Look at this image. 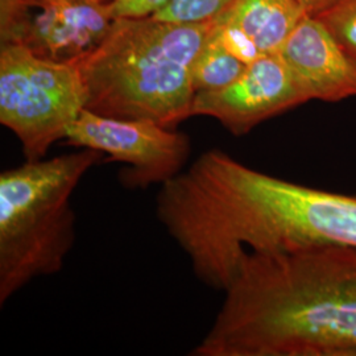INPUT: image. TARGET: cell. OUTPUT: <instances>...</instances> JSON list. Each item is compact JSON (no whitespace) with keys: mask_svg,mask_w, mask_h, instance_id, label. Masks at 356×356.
<instances>
[{"mask_svg":"<svg viewBox=\"0 0 356 356\" xmlns=\"http://www.w3.org/2000/svg\"><path fill=\"white\" fill-rule=\"evenodd\" d=\"M156 214L195 276L225 292L247 254L356 247V193L325 191L257 170L222 149L161 185Z\"/></svg>","mask_w":356,"mask_h":356,"instance_id":"obj_1","label":"cell"},{"mask_svg":"<svg viewBox=\"0 0 356 356\" xmlns=\"http://www.w3.org/2000/svg\"><path fill=\"white\" fill-rule=\"evenodd\" d=\"M193 356H356V247L247 254Z\"/></svg>","mask_w":356,"mask_h":356,"instance_id":"obj_2","label":"cell"},{"mask_svg":"<svg viewBox=\"0 0 356 356\" xmlns=\"http://www.w3.org/2000/svg\"><path fill=\"white\" fill-rule=\"evenodd\" d=\"M213 20L182 23L154 15L116 17L102 44L76 63L86 108L176 128L191 118L193 65Z\"/></svg>","mask_w":356,"mask_h":356,"instance_id":"obj_3","label":"cell"},{"mask_svg":"<svg viewBox=\"0 0 356 356\" xmlns=\"http://www.w3.org/2000/svg\"><path fill=\"white\" fill-rule=\"evenodd\" d=\"M106 156L76 151L26 161L0 175V305L31 281L64 267L76 241L72 197Z\"/></svg>","mask_w":356,"mask_h":356,"instance_id":"obj_4","label":"cell"},{"mask_svg":"<svg viewBox=\"0 0 356 356\" xmlns=\"http://www.w3.org/2000/svg\"><path fill=\"white\" fill-rule=\"evenodd\" d=\"M76 64L41 58L19 44H0V123L19 139L26 161L45 159L86 108Z\"/></svg>","mask_w":356,"mask_h":356,"instance_id":"obj_5","label":"cell"},{"mask_svg":"<svg viewBox=\"0 0 356 356\" xmlns=\"http://www.w3.org/2000/svg\"><path fill=\"white\" fill-rule=\"evenodd\" d=\"M65 143L103 153L124 164L120 181L128 188L165 184L179 175L191 156V139L175 128L145 119H120L88 108L69 128Z\"/></svg>","mask_w":356,"mask_h":356,"instance_id":"obj_6","label":"cell"},{"mask_svg":"<svg viewBox=\"0 0 356 356\" xmlns=\"http://www.w3.org/2000/svg\"><path fill=\"white\" fill-rule=\"evenodd\" d=\"M111 1L23 0L0 6V42L19 44L41 58L76 64L114 26Z\"/></svg>","mask_w":356,"mask_h":356,"instance_id":"obj_7","label":"cell"},{"mask_svg":"<svg viewBox=\"0 0 356 356\" xmlns=\"http://www.w3.org/2000/svg\"><path fill=\"white\" fill-rule=\"evenodd\" d=\"M309 102L279 53L247 65L222 89L195 92L191 116H210L235 136L251 132L268 119Z\"/></svg>","mask_w":356,"mask_h":356,"instance_id":"obj_8","label":"cell"},{"mask_svg":"<svg viewBox=\"0 0 356 356\" xmlns=\"http://www.w3.org/2000/svg\"><path fill=\"white\" fill-rule=\"evenodd\" d=\"M307 101L356 97V63L318 17L305 15L279 51Z\"/></svg>","mask_w":356,"mask_h":356,"instance_id":"obj_9","label":"cell"},{"mask_svg":"<svg viewBox=\"0 0 356 356\" xmlns=\"http://www.w3.org/2000/svg\"><path fill=\"white\" fill-rule=\"evenodd\" d=\"M306 13L296 0H232L213 19L210 33L241 58L279 53Z\"/></svg>","mask_w":356,"mask_h":356,"instance_id":"obj_10","label":"cell"},{"mask_svg":"<svg viewBox=\"0 0 356 356\" xmlns=\"http://www.w3.org/2000/svg\"><path fill=\"white\" fill-rule=\"evenodd\" d=\"M247 65L211 36L209 31L204 47L193 65L191 79L194 91L222 89L241 76Z\"/></svg>","mask_w":356,"mask_h":356,"instance_id":"obj_11","label":"cell"},{"mask_svg":"<svg viewBox=\"0 0 356 356\" xmlns=\"http://www.w3.org/2000/svg\"><path fill=\"white\" fill-rule=\"evenodd\" d=\"M316 17L329 28L344 51L356 63V0H337Z\"/></svg>","mask_w":356,"mask_h":356,"instance_id":"obj_12","label":"cell"},{"mask_svg":"<svg viewBox=\"0 0 356 356\" xmlns=\"http://www.w3.org/2000/svg\"><path fill=\"white\" fill-rule=\"evenodd\" d=\"M232 0H170L154 16L182 23H204L216 19Z\"/></svg>","mask_w":356,"mask_h":356,"instance_id":"obj_13","label":"cell"},{"mask_svg":"<svg viewBox=\"0 0 356 356\" xmlns=\"http://www.w3.org/2000/svg\"><path fill=\"white\" fill-rule=\"evenodd\" d=\"M170 0H113L116 17H141L159 13Z\"/></svg>","mask_w":356,"mask_h":356,"instance_id":"obj_14","label":"cell"},{"mask_svg":"<svg viewBox=\"0 0 356 356\" xmlns=\"http://www.w3.org/2000/svg\"><path fill=\"white\" fill-rule=\"evenodd\" d=\"M306 15L317 16L325 10H327L337 0H296Z\"/></svg>","mask_w":356,"mask_h":356,"instance_id":"obj_15","label":"cell"},{"mask_svg":"<svg viewBox=\"0 0 356 356\" xmlns=\"http://www.w3.org/2000/svg\"><path fill=\"white\" fill-rule=\"evenodd\" d=\"M15 1H23V0H0V6H6V4H11ZM90 1H111V0H90Z\"/></svg>","mask_w":356,"mask_h":356,"instance_id":"obj_16","label":"cell"}]
</instances>
